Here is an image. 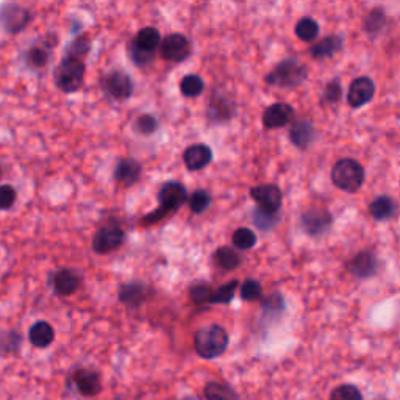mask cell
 <instances>
[{
	"label": "cell",
	"instance_id": "6da1fadb",
	"mask_svg": "<svg viewBox=\"0 0 400 400\" xmlns=\"http://www.w3.org/2000/svg\"><path fill=\"white\" fill-rule=\"evenodd\" d=\"M158 200H160V208L150 211L147 216L141 219L143 225H152L155 222H160L166 218L170 213L177 211L188 202V193L186 188L180 182H168L161 186L160 193H158Z\"/></svg>",
	"mask_w": 400,
	"mask_h": 400
},
{
	"label": "cell",
	"instance_id": "7a4b0ae2",
	"mask_svg": "<svg viewBox=\"0 0 400 400\" xmlns=\"http://www.w3.org/2000/svg\"><path fill=\"white\" fill-rule=\"evenodd\" d=\"M228 347V333L224 327L211 326L202 327L194 333V349L200 358L214 360L221 357Z\"/></svg>",
	"mask_w": 400,
	"mask_h": 400
},
{
	"label": "cell",
	"instance_id": "3957f363",
	"mask_svg": "<svg viewBox=\"0 0 400 400\" xmlns=\"http://www.w3.org/2000/svg\"><path fill=\"white\" fill-rule=\"evenodd\" d=\"M85 80V63L83 60L66 56L55 69V83L63 93H77Z\"/></svg>",
	"mask_w": 400,
	"mask_h": 400
},
{
	"label": "cell",
	"instance_id": "277c9868",
	"mask_svg": "<svg viewBox=\"0 0 400 400\" xmlns=\"http://www.w3.org/2000/svg\"><path fill=\"white\" fill-rule=\"evenodd\" d=\"M332 180L342 191H358L365 182V170L361 164L351 158H344L335 164L332 169Z\"/></svg>",
	"mask_w": 400,
	"mask_h": 400
},
{
	"label": "cell",
	"instance_id": "5b68a950",
	"mask_svg": "<svg viewBox=\"0 0 400 400\" xmlns=\"http://www.w3.org/2000/svg\"><path fill=\"white\" fill-rule=\"evenodd\" d=\"M125 239V232L122 230L118 222H106L105 225H102L99 230L94 233L93 238V250L99 253V255H106L118 250L122 246Z\"/></svg>",
	"mask_w": 400,
	"mask_h": 400
},
{
	"label": "cell",
	"instance_id": "8992f818",
	"mask_svg": "<svg viewBox=\"0 0 400 400\" xmlns=\"http://www.w3.org/2000/svg\"><path fill=\"white\" fill-rule=\"evenodd\" d=\"M307 75V69H305L299 63L294 60L282 61L274 71L268 74L266 81L269 85L282 86V88H293L301 83Z\"/></svg>",
	"mask_w": 400,
	"mask_h": 400
},
{
	"label": "cell",
	"instance_id": "52a82bcc",
	"mask_svg": "<svg viewBox=\"0 0 400 400\" xmlns=\"http://www.w3.org/2000/svg\"><path fill=\"white\" fill-rule=\"evenodd\" d=\"M102 88L108 96L119 102L127 100L133 94V81L130 75L120 69L105 74L102 77Z\"/></svg>",
	"mask_w": 400,
	"mask_h": 400
},
{
	"label": "cell",
	"instance_id": "ba28073f",
	"mask_svg": "<svg viewBox=\"0 0 400 400\" xmlns=\"http://www.w3.org/2000/svg\"><path fill=\"white\" fill-rule=\"evenodd\" d=\"M31 21V13L17 3H6L0 8V25L8 33H19Z\"/></svg>",
	"mask_w": 400,
	"mask_h": 400
},
{
	"label": "cell",
	"instance_id": "9c48e42d",
	"mask_svg": "<svg viewBox=\"0 0 400 400\" xmlns=\"http://www.w3.org/2000/svg\"><path fill=\"white\" fill-rule=\"evenodd\" d=\"M160 54L166 61L182 63L191 55V42L185 35L173 33L163 40Z\"/></svg>",
	"mask_w": 400,
	"mask_h": 400
},
{
	"label": "cell",
	"instance_id": "30bf717a",
	"mask_svg": "<svg viewBox=\"0 0 400 400\" xmlns=\"http://www.w3.org/2000/svg\"><path fill=\"white\" fill-rule=\"evenodd\" d=\"M250 195L258 205V209H262L264 213L277 214V211L282 207L283 195L280 188L275 185H259L252 188Z\"/></svg>",
	"mask_w": 400,
	"mask_h": 400
},
{
	"label": "cell",
	"instance_id": "8fae6325",
	"mask_svg": "<svg viewBox=\"0 0 400 400\" xmlns=\"http://www.w3.org/2000/svg\"><path fill=\"white\" fill-rule=\"evenodd\" d=\"M72 383L79 390L81 396L94 397L102 391V382L99 372L88 367H80V369L72 374Z\"/></svg>",
	"mask_w": 400,
	"mask_h": 400
},
{
	"label": "cell",
	"instance_id": "7c38bea8",
	"mask_svg": "<svg viewBox=\"0 0 400 400\" xmlns=\"http://www.w3.org/2000/svg\"><path fill=\"white\" fill-rule=\"evenodd\" d=\"M80 285H81V275L74 269L63 268L56 271L52 275L54 291L61 297L72 296L74 293H77Z\"/></svg>",
	"mask_w": 400,
	"mask_h": 400
},
{
	"label": "cell",
	"instance_id": "4fadbf2b",
	"mask_svg": "<svg viewBox=\"0 0 400 400\" xmlns=\"http://www.w3.org/2000/svg\"><path fill=\"white\" fill-rule=\"evenodd\" d=\"M149 293H150L149 287L143 282H129L120 285L118 296L120 303H124L125 307L139 308L145 301H147Z\"/></svg>",
	"mask_w": 400,
	"mask_h": 400
},
{
	"label": "cell",
	"instance_id": "5bb4252c",
	"mask_svg": "<svg viewBox=\"0 0 400 400\" xmlns=\"http://www.w3.org/2000/svg\"><path fill=\"white\" fill-rule=\"evenodd\" d=\"M376 94V85L369 77L355 79L349 88L347 102L353 108H360L369 102Z\"/></svg>",
	"mask_w": 400,
	"mask_h": 400
},
{
	"label": "cell",
	"instance_id": "9a60e30c",
	"mask_svg": "<svg viewBox=\"0 0 400 400\" xmlns=\"http://www.w3.org/2000/svg\"><path fill=\"white\" fill-rule=\"evenodd\" d=\"M143 174V168L138 161L131 158H120L116 168H114V180L118 185L130 188L139 182Z\"/></svg>",
	"mask_w": 400,
	"mask_h": 400
},
{
	"label": "cell",
	"instance_id": "2e32d148",
	"mask_svg": "<svg viewBox=\"0 0 400 400\" xmlns=\"http://www.w3.org/2000/svg\"><path fill=\"white\" fill-rule=\"evenodd\" d=\"M58 44V38L56 36H49L44 38V41L41 44H36V46L30 47L27 50V55H25V61L27 65L33 69H42L49 65L50 60V50Z\"/></svg>",
	"mask_w": 400,
	"mask_h": 400
},
{
	"label": "cell",
	"instance_id": "e0dca14e",
	"mask_svg": "<svg viewBox=\"0 0 400 400\" xmlns=\"http://www.w3.org/2000/svg\"><path fill=\"white\" fill-rule=\"evenodd\" d=\"M294 118L293 106L288 104H274L271 105L263 114V124L266 129L274 130L288 125Z\"/></svg>",
	"mask_w": 400,
	"mask_h": 400
},
{
	"label": "cell",
	"instance_id": "ac0fdd59",
	"mask_svg": "<svg viewBox=\"0 0 400 400\" xmlns=\"http://www.w3.org/2000/svg\"><path fill=\"white\" fill-rule=\"evenodd\" d=\"M213 160V152L207 144H193L186 147L183 161L189 170H202Z\"/></svg>",
	"mask_w": 400,
	"mask_h": 400
},
{
	"label": "cell",
	"instance_id": "d6986e66",
	"mask_svg": "<svg viewBox=\"0 0 400 400\" xmlns=\"http://www.w3.org/2000/svg\"><path fill=\"white\" fill-rule=\"evenodd\" d=\"M332 224V218H330L327 211H321V209H313L302 216V227L311 237L321 234L327 230Z\"/></svg>",
	"mask_w": 400,
	"mask_h": 400
},
{
	"label": "cell",
	"instance_id": "ffe728a7",
	"mask_svg": "<svg viewBox=\"0 0 400 400\" xmlns=\"http://www.w3.org/2000/svg\"><path fill=\"white\" fill-rule=\"evenodd\" d=\"M29 339L38 349H46L55 339V330L46 321H38L29 330Z\"/></svg>",
	"mask_w": 400,
	"mask_h": 400
},
{
	"label": "cell",
	"instance_id": "44dd1931",
	"mask_svg": "<svg viewBox=\"0 0 400 400\" xmlns=\"http://www.w3.org/2000/svg\"><path fill=\"white\" fill-rule=\"evenodd\" d=\"M234 113V105L230 99L225 97H213L209 100L207 116L211 122H227L232 119Z\"/></svg>",
	"mask_w": 400,
	"mask_h": 400
},
{
	"label": "cell",
	"instance_id": "7402d4cb",
	"mask_svg": "<svg viewBox=\"0 0 400 400\" xmlns=\"http://www.w3.org/2000/svg\"><path fill=\"white\" fill-rule=\"evenodd\" d=\"M377 268V262L369 252H361L355 257L351 263H349V271L352 272L355 277L358 278H367L374 275Z\"/></svg>",
	"mask_w": 400,
	"mask_h": 400
},
{
	"label": "cell",
	"instance_id": "603a6c76",
	"mask_svg": "<svg viewBox=\"0 0 400 400\" xmlns=\"http://www.w3.org/2000/svg\"><path fill=\"white\" fill-rule=\"evenodd\" d=\"M133 46L144 50V52L155 54L157 47L161 46L160 31H158L155 27H144V29H141V30L138 31V35L135 36Z\"/></svg>",
	"mask_w": 400,
	"mask_h": 400
},
{
	"label": "cell",
	"instance_id": "cb8c5ba5",
	"mask_svg": "<svg viewBox=\"0 0 400 400\" xmlns=\"http://www.w3.org/2000/svg\"><path fill=\"white\" fill-rule=\"evenodd\" d=\"M241 262H243V258H241L239 253L232 249V247L224 246L214 252V263L224 271H234L239 268Z\"/></svg>",
	"mask_w": 400,
	"mask_h": 400
},
{
	"label": "cell",
	"instance_id": "d4e9b609",
	"mask_svg": "<svg viewBox=\"0 0 400 400\" xmlns=\"http://www.w3.org/2000/svg\"><path fill=\"white\" fill-rule=\"evenodd\" d=\"M203 396L207 400H239L237 391L225 383L209 382L203 388Z\"/></svg>",
	"mask_w": 400,
	"mask_h": 400
},
{
	"label": "cell",
	"instance_id": "484cf974",
	"mask_svg": "<svg viewBox=\"0 0 400 400\" xmlns=\"http://www.w3.org/2000/svg\"><path fill=\"white\" fill-rule=\"evenodd\" d=\"M289 136L293 144L299 149L308 147L311 139H313V127H311V124H308L307 120H301V122H296L291 127Z\"/></svg>",
	"mask_w": 400,
	"mask_h": 400
},
{
	"label": "cell",
	"instance_id": "4316f807",
	"mask_svg": "<svg viewBox=\"0 0 400 400\" xmlns=\"http://www.w3.org/2000/svg\"><path fill=\"white\" fill-rule=\"evenodd\" d=\"M396 211V205L392 199L386 198V195H380V198L374 199L371 203V214L374 219L377 221H386L390 219Z\"/></svg>",
	"mask_w": 400,
	"mask_h": 400
},
{
	"label": "cell",
	"instance_id": "83f0119b",
	"mask_svg": "<svg viewBox=\"0 0 400 400\" xmlns=\"http://www.w3.org/2000/svg\"><path fill=\"white\" fill-rule=\"evenodd\" d=\"M341 49V40L338 36H328L326 40L319 41L311 47V55L314 58L321 60V58H327V56H332L333 54L338 52Z\"/></svg>",
	"mask_w": 400,
	"mask_h": 400
},
{
	"label": "cell",
	"instance_id": "f1b7e54d",
	"mask_svg": "<svg viewBox=\"0 0 400 400\" xmlns=\"http://www.w3.org/2000/svg\"><path fill=\"white\" fill-rule=\"evenodd\" d=\"M205 91V81L200 75L189 74L180 81V93L185 97H199Z\"/></svg>",
	"mask_w": 400,
	"mask_h": 400
},
{
	"label": "cell",
	"instance_id": "f546056e",
	"mask_svg": "<svg viewBox=\"0 0 400 400\" xmlns=\"http://www.w3.org/2000/svg\"><path fill=\"white\" fill-rule=\"evenodd\" d=\"M296 35L297 38H301L302 41H314L317 35H319V25L316 21L310 17H303L296 25Z\"/></svg>",
	"mask_w": 400,
	"mask_h": 400
},
{
	"label": "cell",
	"instance_id": "4dcf8cb0",
	"mask_svg": "<svg viewBox=\"0 0 400 400\" xmlns=\"http://www.w3.org/2000/svg\"><path fill=\"white\" fill-rule=\"evenodd\" d=\"M257 244V237L250 228H238L237 232L233 233V246L239 250H249L253 246Z\"/></svg>",
	"mask_w": 400,
	"mask_h": 400
},
{
	"label": "cell",
	"instance_id": "1f68e13d",
	"mask_svg": "<svg viewBox=\"0 0 400 400\" xmlns=\"http://www.w3.org/2000/svg\"><path fill=\"white\" fill-rule=\"evenodd\" d=\"M91 50V41L88 36H77L75 40L69 44V47L66 50V56H72V58L83 60V56L90 54Z\"/></svg>",
	"mask_w": 400,
	"mask_h": 400
},
{
	"label": "cell",
	"instance_id": "d6a6232c",
	"mask_svg": "<svg viewBox=\"0 0 400 400\" xmlns=\"http://www.w3.org/2000/svg\"><path fill=\"white\" fill-rule=\"evenodd\" d=\"M21 335L8 330V332H0V355L17 352L21 347Z\"/></svg>",
	"mask_w": 400,
	"mask_h": 400
},
{
	"label": "cell",
	"instance_id": "836d02e7",
	"mask_svg": "<svg viewBox=\"0 0 400 400\" xmlns=\"http://www.w3.org/2000/svg\"><path fill=\"white\" fill-rule=\"evenodd\" d=\"M214 291L211 287L207 283H198L194 287L189 288V299H191L194 303L203 305V303H211V297H213Z\"/></svg>",
	"mask_w": 400,
	"mask_h": 400
},
{
	"label": "cell",
	"instance_id": "e575fe53",
	"mask_svg": "<svg viewBox=\"0 0 400 400\" xmlns=\"http://www.w3.org/2000/svg\"><path fill=\"white\" fill-rule=\"evenodd\" d=\"M238 287H239L238 280H232L225 285H222L218 291H214L213 293L211 303H230L233 301Z\"/></svg>",
	"mask_w": 400,
	"mask_h": 400
},
{
	"label": "cell",
	"instance_id": "d590c367",
	"mask_svg": "<svg viewBox=\"0 0 400 400\" xmlns=\"http://www.w3.org/2000/svg\"><path fill=\"white\" fill-rule=\"evenodd\" d=\"M188 203L189 209H191L194 214H202L209 207V203H211V198H209V194L205 189H198V191H194L191 194Z\"/></svg>",
	"mask_w": 400,
	"mask_h": 400
},
{
	"label": "cell",
	"instance_id": "8d00e7d4",
	"mask_svg": "<svg viewBox=\"0 0 400 400\" xmlns=\"http://www.w3.org/2000/svg\"><path fill=\"white\" fill-rule=\"evenodd\" d=\"M330 400H363L360 390L353 385H341L330 394Z\"/></svg>",
	"mask_w": 400,
	"mask_h": 400
},
{
	"label": "cell",
	"instance_id": "74e56055",
	"mask_svg": "<svg viewBox=\"0 0 400 400\" xmlns=\"http://www.w3.org/2000/svg\"><path fill=\"white\" fill-rule=\"evenodd\" d=\"M158 129V120L152 116V114H141L135 122V130L139 135L150 136L154 135Z\"/></svg>",
	"mask_w": 400,
	"mask_h": 400
},
{
	"label": "cell",
	"instance_id": "f35d334b",
	"mask_svg": "<svg viewBox=\"0 0 400 400\" xmlns=\"http://www.w3.org/2000/svg\"><path fill=\"white\" fill-rule=\"evenodd\" d=\"M262 297V285L257 280H246L241 285V299L247 302L258 301Z\"/></svg>",
	"mask_w": 400,
	"mask_h": 400
},
{
	"label": "cell",
	"instance_id": "ab89813d",
	"mask_svg": "<svg viewBox=\"0 0 400 400\" xmlns=\"http://www.w3.org/2000/svg\"><path fill=\"white\" fill-rule=\"evenodd\" d=\"M385 25V15L382 10H372L365 19V29L369 33H377Z\"/></svg>",
	"mask_w": 400,
	"mask_h": 400
},
{
	"label": "cell",
	"instance_id": "60d3db41",
	"mask_svg": "<svg viewBox=\"0 0 400 400\" xmlns=\"http://www.w3.org/2000/svg\"><path fill=\"white\" fill-rule=\"evenodd\" d=\"M17 191L11 185H0V209H10L16 203Z\"/></svg>",
	"mask_w": 400,
	"mask_h": 400
},
{
	"label": "cell",
	"instance_id": "b9f144b4",
	"mask_svg": "<svg viewBox=\"0 0 400 400\" xmlns=\"http://www.w3.org/2000/svg\"><path fill=\"white\" fill-rule=\"evenodd\" d=\"M253 222H255V225L258 228H262V230H269V228L277 224V218L275 214L264 213L262 209H257L255 214H253Z\"/></svg>",
	"mask_w": 400,
	"mask_h": 400
},
{
	"label": "cell",
	"instance_id": "7bdbcfd3",
	"mask_svg": "<svg viewBox=\"0 0 400 400\" xmlns=\"http://www.w3.org/2000/svg\"><path fill=\"white\" fill-rule=\"evenodd\" d=\"M130 56L133 58V61H135V65H138V66H145V65H150V63L154 61L155 54L144 52V50L138 49V47H135V46H133V44H131V47H130Z\"/></svg>",
	"mask_w": 400,
	"mask_h": 400
},
{
	"label": "cell",
	"instance_id": "ee69618b",
	"mask_svg": "<svg viewBox=\"0 0 400 400\" xmlns=\"http://www.w3.org/2000/svg\"><path fill=\"white\" fill-rule=\"evenodd\" d=\"M339 97H341V86H339V83H336V81H333V83L327 85V88H326V99L328 102H336V100H339Z\"/></svg>",
	"mask_w": 400,
	"mask_h": 400
}]
</instances>
